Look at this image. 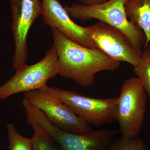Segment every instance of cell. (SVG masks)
I'll list each match as a JSON object with an SVG mask.
<instances>
[{
	"label": "cell",
	"mask_w": 150,
	"mask_h": 150,
	"mask_svg": "<svg viewBox=\"0 0 150 150\" xmlns=\"http://www.w3.org/2000/svg\"><path fill=\"white\" fill-rule=\"evenodd\" d=\"M26 122L32 127L33 135L32 141L33 150H62L47 130L40 124L28 118Z\"/></svg>",
	"instance_id": "7c38bea8"
},
{
	"label": "cell",
	"mask_w": 150,
	"mask_h": 150,
	"mask_svg": "<svg viewBox=\"0 0 150 150\" xmlns=\"http://www.w3.org/2000/svg\"><path fill=\"white\" fill-rule=\"evenodd\" d=\"M125 8L129 20L146 34V46L150 42V0H127Z\"/></svg>",
	"instance_id": "8fae6325"
},
{
	"label": "cell",
	"mask_w": 150,
	"mask_h": 150,
	"mask_svg": "<svg viewBox=\"0 0 150 150\" xmlns=\"http://www.w3.org/2000/svg\"><path fill=\"white\" fill-rule=\"evenodd\" d=\"M44 90L64 103L90 126L100 127L116 121L115 108L119 97L93 98L76 92L46 85Z\"/></svg>",
	"instance_id": "5b68a950"
},
{
	"label": "cell",
	"mask_w": 150,
	"mask_h": 150,
	"mask_svg": "<svg viewBox=\"0 0 150 150\" xmlns=\"http://www.w3.org/2000/svg\"><path fill=\"white\" fill-rule=\"evenodd\" d=\"M59 59L53 46L40 62L17 71L15 74L0 86V100L15 94L41 89L48 80L59 74Z\"/></svg>",
	"instance_id": "8992f818"
},
{
	"label": "cell",
	"mask_w": 150,
	"mask_h": 150,
	"mask_svg": "<svg viewBox=\"0 0 150 150\" xmlns=\"http://www.w3.org/2000/svg\"><path fill=\"white\" fill-rule=\"evenodd\" d=\"M11 24L15 44L13 66L16 71L27 66V38L30 28L42 12L40 0H10Z\"/></svg>",
	"instance_id": "52a82bcc"
},
{
	"label": "cell",
	"mask_w": 150,
	"mask_h": 150,
	"mask_svg": "<svg viewBox=\"0 0 150 150\" xmlns=\"http://www.w3.org/2000/svg\"><path fill=\"white\" fill-rule=\"evenodd\" d=\"M79 4L85 6H91L97 4H101L108 0H77Z\"/></svg>",
	"instance_id": "2e32d148"
},
{
	"label": "cell",
	"mask_w": 150,
	"mask_h": 150,
	"mask_svg": "<svg viewBox=\"0 0 150 150\" xmlns=\"http://www.w3.org/2000/svg\"><path fill=\"white\" fill-rule=\"evenodd\" d=\"M23 96L30 104L44 112L52 124L63 131L83 134L93 130L69 106L44 90L24 93Z\"/></svg>",
	"instance_id": "ba28073f"
},
{
	"label": "cell",
	"mask_w": 150,
	"mask_h": 150,
	"mask_svg": "<svg viewBox=\"0 0 150 150\" xmlns=\"http://www.w3.org/2000/svg\"><path fill=\"white\" fill-rule=\"evenodd\" d=\"M43 23L59 30L74 42L92 49H98L88 35L86 27L78 25L72 20L58 0H42Z\"/></svg>",
	"instance_id": "30bf717a"
},
{
	"label": "cell",
	"mask_w": 150,
	"mask_h": 150,
	"mask_svg": "<svg viewBox=\"0 0 150 150\" xmlns=\"http://www.w3.org/2000/svg\"><path fill=\"white\" fill-rule=\"evenodd\" d=\"M88 35L98 49L111 59L137 66L141 57L126 35L121 30L98 21L86 27Z\"/></svg>",
	"instance_id": "9c48e42d"
},
{
	"label": "cell",
	"mask_w": 150,
	"mask_h": 150,
	"mask_svg": "<svg viewBox=\"0 0 150 150\" xmlns=\"http://www.w3.org/2000/svg\"><path fill=\"white\" fill-rule=\"evenodd\" d=\"M127 1L108 0L91 6L73 4L64 8L71 18L82 22L97 19L121 30L141 57L146 43V37L144 31L127 18L125 8Z\"/></svg>",
	"instance_id": "7a4b0ae2"
},
{
	"label": "cell",
	"mask_w": 150,
	"mask_h": 150,
	"mask_svg": "<svg viewBox=\"0 0 150 150\" xmlns=\"http://www.w3.org/2000/svg\"><path fill=\"white\" fill-rule=\"evenodd\" d=\"M146 149L144 140L137 137L129 139L121 138L115 140L109 150H145Z\"/></svg>",
	"instance_id": "9a60e30c"
},
{
	"label": "cell",
	"mask_w": 150,
	"mask_h": 150,
	"mask_svg": "<svg viewBox=\"0 0 150 150\" xmlns=\"http://www.w3.org/2000/svg\"><path fill=\"white\" fill-rule=\"evenodd\" d=\"M6 129L8 134L9 150H33L31 139L19 134L13 124L8 123Z\"/></svg>",
	"instance_id": "5bb4252c"
},
{
	"label": "cell",
	"mask_w": 150,
	"mask_h": 150,
	"mask_svg": "<svg viewBox=\"0 0 150 150\" xmlns=\"http://www.w3.org/2000/svg\"><path fill=\"white\" fill-rule=\"evenodd\" d=\"M53 46L58 56L59 74L70 79L83 87L93 85L97 74L113 71L120 62L108 56L99 49H92L74 42L59 30L51 28Z\"/></svg>",
	"instance_id": "6da1fadb"
},
{
	"label": "cell",
	"mask_w": 150,
	"mask_h": 150,
	"mask_svg": "<svg viewBox=\"0 0 150 150\" xmlns=\"http://www.w3.org/2000/svg\"><path fill=\"white\" fill-rule=\"evenodd\" d=\"M145 150H147V149H146Z\"/></svg>",
	"instance_id": "e0dca14e"
},
{
	"label": "cell",
	"mask_w": 150,
	"mask_h": 150,
	"mask_svg": "<svg viewBox=\"0 0 150 150\" xmlns=\"http://www.w3.org/2000/svg\"><path fill=\"white\" fill-rule=\"evenodd\" d=\"M118 97L115 115L121 138H136L142 131L148 98L139 78L132 77L126 80L121 86Z\"/></svg>",
	"instance_id": "277c9868"
},
{
	"label": "cell",
	"mask_w": 150,
	"mask_h": 150,
	"mask_svg": "<svg viewBox=\"0 0 150 150\" xmlns=\"http://www.w3.org/2000/svg\"><path fill=\"white\" fill-rule=\"evenodd\" d=\"M134 71L141 81L150 102V43L143 49L140 62L134 67Z\"/></svg>",
	"instance_id": "4fadbf2b"
},
{
	"label": "cell",
	"mask_w": 150,
	"mask_h": 150,
	"mask_svg": "<svg viewBox=\"0 0 150 150\" xmlns=\"http://www.w3.org/2000/svg\"><path fill=\"white\" fill-rule=\"evenodd\" d=\"M26 117L40 124L51 134L62 150H109L120 131L110 129L93 130L83 134L63 131L54 126L40 109L28 103Z\"/></svg>",
	"instance_id": "3957f363"
}]
</instances>
